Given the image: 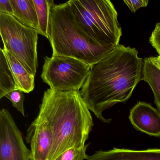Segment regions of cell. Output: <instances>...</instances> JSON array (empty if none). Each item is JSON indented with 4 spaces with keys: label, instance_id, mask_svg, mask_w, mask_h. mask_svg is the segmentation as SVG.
I'll return each mask as SVG.
<instances>
[{
    "label": "cell",
    "instance_id": "1",
    "mask_svg": "<svg viewBox=\"0 0 160 160\" xmlns=\"http://www.w3.org/2000/svg\"><path fill=\"white\" fill-rule=\"evenodd\" d=\"M143 59L135 48L119 45L107 57L91 67L80 92L90 111L105 123L103 113L116 104L125 103L141 80Z\"/></svg>",
    "mask_w": 160,
    "mask_h": 160
},
{
    "label": "cell",
    "instance_id": "2",
    "mask_svg": "<svg viewBox=\"0 0 160 160\" xmlns=\"http://www.w3.org/2000/svg\"><path fill=\"white\" fill-rule=\"evenodd\" d=\"M90 110L80 91L44 92L38 116L49 128L52 143L48 160L72 148L86 145L94 125Z\"/></svg>",
    "mask_w": 160,
    "mask_h": 160
},
{
    "label": "cell",
    "instance_id": "3",
    "mask_svg": "<svg viewBox=\"0 0 160 160\" xmlns=\"http://www.w3.org/2000/svg\"><path fill=\"white\" fill-rule=\"evenodd\" d=\"M48 40L52 56L74 58L91 67L116 48L103 46L89 35L78 24L68 2L52 7Z\"/></svg>",
    "mask_w": 160,
    "mask_h": 160
},
{
    "label": "cell",
    "instance_id": "4",
    "mask_svg": "<svg viewBox=\"0 0 160 160\" xmlns=\"http://www.w3.org/2000/svg\"><path fill=\"white\" fill-rule=\"evenodd\" d=\"M82 28L99 44L116 47L122 35L118 13L109 0L68 1Z\"/></svg>",
    "mask_w": 160,
    "mask_h": 160
},
{
    "label": "cell",
    "instance_id": "5",
    "mask_svg": "<svg viewBox=\"0 0 160 160\" xmlns=\"http://www.w3.org/2000/svg\"><path fill=\"white\" fill-rule=\"evenodd\" d=\"M0 34L3 49L35 76L38 67L37 30L22 25L13 16L0 13Z\"/></svg>",
    "mask_w": 160,
    "mask_h": 160
},
{
    "label": "cell",
    "instance_id": "6",
    "mask_svg": "<svg viewBox=\"0 0 160 160\" xmlns=\"http://www.w3.org/2000/svg\"><path fill=\"white\" fill-rule=\"evenodd\" d=\"M41 78L50 89L61 92L82 88L91 66L74 58L46 56Z\"/></svg>",
    "mask_w": 160,
    "mask_h": 160
},
{
    "label": "cell",
    "instance_id": "7",
    "mask_svg": "<svg viewBox=\"0 0 160 160\" xmlns=\"http://www.w3.org/2000/svg\"><path fill=\"white\" fill-rule=\"evenodd\" d=\"M0 160H31L30 150L9 111H0Z\"/></svg>",
    "mask_w": 160,
    "mask_h": 160
},
{
    "label": "cell",
    "instance_id": "8",
    "mask_svg": "<svg viewBox=\"0 0 160 160\" xmlns=\"http://www.w3.org/2000/svg\"><path fill=\"white\" fill-rule=\"evenodd\" d=\"M28 143L30 144L31 160H48L52 146V136L44 121L37 116L27 131Z\"/></svg>",
    "mask_w": 160,
    "mask_h": 160
},
{
    "label": "cell",
    "instance_id": "9",
    "mask_svg": "<svg viewBox=\"0 0 160 160\" xmlns=\"http://www.w3.org/2000/svg\"><path fill=\"white\" fill-rule=\"evenodd\" d=\"M129 118L138 131L151 136L160 137V111L151 104L137 102L131 109Z\"/></svg>",
    "mask_w": 160,
    "mask_h": 160
},
{
    "label": "cell",
    "instance_id": "10",
    "mask_svg": "<svg viewBox=\"0 0 160 160\" xmlns=\"http://www.w3.org/2000/svg\"><path fill=\"white\" fill-rule=\"evenodd\" d=\"M87 160H160V148L144 150L113 148L98 151L88 155Z\"/></svg>",
    "mask_w": 160,
    "mask_h": 160
},
{
    "label": "cell",
    "instance_id": "11",
    "mask_svg": "<svg viewBox=\"0 0 160 160\" xmlns=\"http://www.w3.org/2000/svg\"><path fill=\"white\" fill-rule=\"evenodd\" d=\"M12 72L15 83L16 90H20L25 93H29L35 87V76L30 73L23 64L11 53L1 48Z\"/></svg>",
    "mask_w": 160,
    "mask_h": 160
},
{
    "label": "cell",
    "instance_id": "12",
    "mask_svg": "<svg viewBox=\"0 0 160 160\" xmlns=\"http://www.w3.org/2000/svg\"><path fill=\"white\" fill-rule=\"evenodd\" d=\"M13 16L22 25L37 30L38 26L36 9L33 0H11Z\"/></svg>",
    "mask_w": 160,
    "mask_h": 160
},
{
    "label": "cell",
    "instance_id": "13",
    "mask_svg": "<svg viewBox=\"0 0 160 160\" xmlns=\"http://www.w3.org/2000/svg\"><path fill=\"white\" fill-rule=\"evenodd\" d=\"M141 80L149 85L153 92L154 103L160 111V70L153 65L148 58L143 62Z\"/></svg>",
    "mask_w": 160,
    "mask_h": 160
},
{
    "label": "cell",
    "instance_id": "14",
    "mask_svg": "<svg viewBox=\"0 0 160 160\" xmlns=\"http://www.w3.org/2000/svg\"><path fill=\"white\" fill-rule=\"evenodd\" d=\"M37 13L38 34L49 39L50 12L54 3L52 0H33Z\"/></svg>",
    "mask_w": 160,
    "mask_h": 160
},
{
    "label": "cell",
    "instance_id": "15",
    "mask_svg": "<svg viewBox=\"0 0 160 160\" xmlns=\"http://www.w3.org/2000/svg\"><path fill=\"white\" fill-rule=\"evenodd\" d=\"M0 99L16 90L15 83L3 52L0 49Z\"/></svg>",
    "mask_w": 160,
    "mask_h": 160
},
{
    "label": "cell",
    "instance_id": "16",
    "mask_svg": "<svg viewBox=\"0 0 160 160\" xmlns=\"http://www.w3.org/2000/svg\"><path fill=\"white\" fill-rule=\"evenodd\" d=\"M89 144L81 148H73L67 150L55 160H85L88 155L86 153Z\"/></svg>",
    "mask_w": 160,
    "mask_h": 160
},
{
    "label": "cell",
    "instance_id": "17",
    "mask_svg": "<svg viewBox=\"0 0 160 160\" xmlns=\"http://www.w3.org/2000/svg\"><path fill=\"white\" fill-rule=\"evenodd\" d=\"M23 92L20 90H14L7 93L4 97L9 99L12 102L14 107L25 117L24 105L25 95Z\"/></svg>",
    "mask_w": 160,
    "mask_h": 160
},
{
    "label": "cell",
    "instance_id": "18",
    "mask_svg": "<svg viewBox=\"0 0 160 160\" xmlns=\"http://www.w3.org/2000/svg\"><path fill=\"white\" fill-rule=\"evenodd\" d=\"M149 41L152 47L155 48L157 53L160 55V28L158 24H156L154 30L152 32Z\"/></svg>",
    "mask_w": 160,
    "mask_h": 160
},
{
    "label": "cell",
    "instance_id": "19",
    "mask_svg": "<svg viewBox=\"0 0 160 160\" xmlns=\"http://www.w3.org/2000/svg\"><path fill=\"white\" fill-rule=\"evenodd\" d=\"M124 3L133 13H135L139 8L147 6L148 3V0H136V1H129L124 0Z\"/></svg>",
    "mask_w": 160,
    "mask_h": 160
},
{
    "label": "cell",
    "instance_id": "20",
    "mask_svg": "<svg viewBox=\"0 0 160 160\" xmlns=\"http://www.w3.org/2000/svg\"><path fill=\"white\" fill-rule=\"evenodd\" d=\"M0 13L13 16V10L11 0H0Z\"/></svg>",
    "mask_w": 160,
    "mask_h": 160
},
{
    "label": "cell",
    "instance_id": "21",
    "mask_svg": "<svg viewBox=\"0 0 160 160\" xmlns=\"http://www.w3.org/2000/svg\"><path fill=\"white\" fill-rule=\"evenodd\" d=\"M153 63V65L158 68L159 70H160V55L158 57H151L148 58Z\"/></svg>",
    "mask_w": 160,
    "mask_h": 160
},
{
    "label": "cell",
    "instance_id": "22",
    "mask_svg": "<svg viewBox=\"0 0 160 160\" xmlns=\"http://www.w3.org/2000/svg\"><path fill=\"white\" fill-rule=\"evenodd\" d=\"M158 24V26H159V28H160V23H157Z\"/></svg>",
    "mask_w": 160,
    "mask_h": 160
}]
</instances>
